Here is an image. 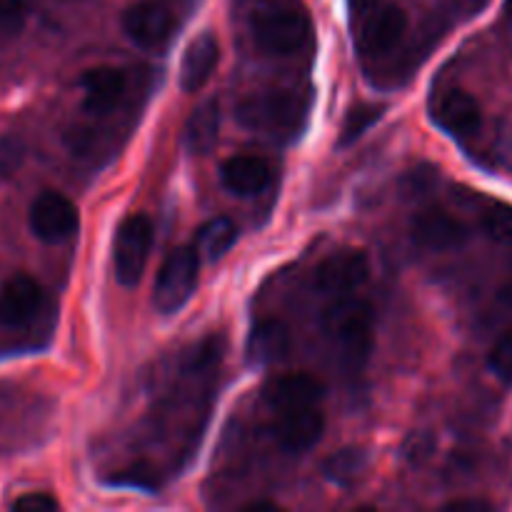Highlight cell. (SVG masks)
<instances>
[{
  "instance_id": "31",
  "label": "cell",
  "mask_w": 512,
  "mask_h": 512,
  "mask_svg": "<svg viewBox=\"0 0 512 512\" xmlns=\"http://www.w3.org/2000/svg\"><path fill=\"white\" fill-rule=\"evenodd\" d=\"M498 298H500V303H505L508 308H512V280L508 285H503V288H500Z\"/></svg>"
},
{
  "instance_id": "13",
  "label": "cell",
  "mask_w": 512,
  "mask_h": 512,
  "mask_svg": "<svg viewBox=\"0 0 512 512\" xmlns=\"http://www.w3.org/2000/svg\"><path fill=\"white\" fill-rule=\"evenodd\" d=\"M433 120L453 138H470L483 125V110L465 90H448L433 105Z\"/></svg>"
},
{
  "instance_id": "4",
  "label": "cell",
  "mask_w": 512,
  "mask_h": 512,
  "mask_svg": "<svg viewBox=\"0 0 512 512\" xmlns=\"http://www.w3.org/2000/svg\"><path fill=\"white\" fill-rule=\"evenodd\" d=\"M200 255L193 245L175 248L160 265L158 280L153 288V305L158 313L173 315L180 308H185L198 288L200 278Z\"/></svg>"
},
{
  "instance_id": "3",
  "label": "cell",
  "mask_w": 512,
  "mask_h": 512,
  "mask_svg": "<svg viewBox=\"0 0 512 512\" xmlns=\"http://www.w3.org/2000/svg\"><path fill=\"white\" fill-rule=\"evenodd\" d=\"M308 113V103L295 90H270L240 100L235 118L250 130H268L273 135L295 133Z\"/></svg>"
},
{
  "instance_id": "1",
  "label": "cell",
  "mask_w": 512,
  "mask_h": 512,
  "mask_svg": "<svg viewBox=\"0 0 512 512\" xmlns=\"http://www.w3.org/2000/svg\"><path fill=\"white\" fill-rule=\"evenodd\" d=\"M375 315L365 300L338 298L320 315V330L345 365H363L373 350Z\"/></svg>"
},
{
  "instance_id": "24",
  "label": "cell",
  "mask_w": 512,
  "mask_h": 512,
  "mask_svg": "<svg viewBox=\"0 0 512 512\" xmlns=\"http://www.w3.org/2000/svg\"><path fill=\"white\" fill-rule=\"evenodd\" d=\"M28 5L25 0H0V38H15L25 28Z\"/></svg>"
},
{
  "instance_id": "8",
  "label": "cell",
  "mask_w": 512,
  "mask_h": 512,
  "mask_svg": "<svg viewBox=\"0 0 512 512\" xmlns=\"http://www.w3.org/2000/svg\"><path fill=\"white\" fill-rule=\"evenodd\" d=\"M468 228L463 220L450 215L443 208H425L410 220V238L415 245L433 253L455 250L468 240Z\"/></svg>"
},
{
  "instance_id": "7",
  "label": "cell",
  "mask_w": 512,
  "mask_h": 512,
  "mask_svg": "<svg viewBox=\"0 0 512 512\" xmlns=\"http://www.w3.org/2000/svg\"><path fill=\"white\" fill-rule=\"evenodd\" d=\"M123 33L133 45L143 50H155L168 43L173 33V13L158 0H140L123 13Z\"/></svg>"
},
{
  "instance_id": "32",
  "label": "cell",
  "mask_w": 512,
  "mask_h": 512,
  "mask_svg": "<svg viewBox=\"0 0 512 512\" xmlns=\"http://www.w3.org/2000/svg\"><path fill=\"white\" fill-rule=\"evenodd\" d=\"M245 510H278V505L275 503H253V505H248Z\"/></svg>"
},
{
  "instance_id": "28",
  "label": "cell",
  "mask_w": 512,
  "mask_h": 512,
  "mask_svg": "<svg viewBox=\"0 0 512 512\" xmlns=\"http://www.w3.org/2000/svg\"><path fill=\"white\" fill-rule=\"evenodd\" d=\"M220 355V345H218V340H205V343H200V345H195L193 350H190V355H188V368L190 370H203L205 365H210L213 363L215 358H218Z\"/></svg>"
},
{
  "instance_id": "22",
  "label": "cell",
  "mask_w": 512,
  "mask_h": 512,
  "mask_svg": "<svg viewBox=\"0 0 512 512\" xmlns=\"http://www.w3.org/2000/svg\"><path fill=\"white\" fill-rule=\"evenodd\" d=\"M483 230L495 243L512 245V205H490L483 213Z\"/></svg>"
},
{
  "instance_id": "26",
  "label": "cell",
  "mask_w": 512,
  "mask_h": 512,
  "mask_svg": "<svg viewBox=\"0 0 512 512\" xmlns=\"http://www.w3.org/2000/svg\"><path fill=\"white\" fill-rule=\"evenodd\" d=\"M488 363L500 380L512 383V333L503 335V338L495 343V348L490 350Z\"/></svg>"
},
{
  "instance_id": "15",
  "label": "cell",
  "mask_w": 512,
  "mask_h": 512,
  "mask_svg": "<svg viewBox=\"0 0 512 512\" xmlns=\"http://www.w3.org/2000/svg\"><path fill=\"white\" fill-rule=\"evenodd\" d=\"M125 73L120 68L100 65L90 68L80 80L83 90V108L90 115H110L120 105L125 95Z\"/></svg>"
},
{
  "instance_id": "17",
  "label": "cell",
  "mask_w": 512,
  "mask_h": 512,
  "mask_svg": "<svg viewBox=\"0 0 512 512\" xmlns=\"http://www.w3.org/2000/svg\"><path fill=\"white\" fill-rule=\"evenodd\" d=\"M273 170L258 155H235V158L225 160L220 168V183L225 190L240 198H250V195L263 193L270 185Z\"/></svg>"
},
{
  "instance_id": "21",
  "label": "cell",
  "mask_w": 512,
  "mask_h": 512,
  "mask_svg": "<svg viewBox=\"0 0 512 512\" xmlns=\"http://www.w3.org/2000/svg\"><path fill=\"white\" fill-rule=\"evenodd\" d=\"M383 113H385V105H358V108L350 110L343 120V128H340V138H338L340 148H348V145H353L355 140L363 138L365 130H368L370 125L378 123V120L383 118Z\"/></svg>"
},
{
  "instance_id": "9",
  "label": "cell",
  "mask_w": 512,
  "mask_h": 512,
  "mask_svg": "<svg viewBox=\"0 0 512 512\" xmlns=\"http://www.w3.org/2000/svg\"><path fill=\"white\" fill-rule=\"evenodd\" d=\"M370 278V260L363 250H343L315 268L313 285L325 295H345Z\"/></svg>"
},
{
  "instance_id": "2",
  "label": "cell",
  "mask_w": 512,
  "mask_h": 512,
  "mask_svg": "<svg viewBox=\"0 0 512 512\" xmlns=\"http://www.w3.org/2000/svg\"><path fill=\"white\" fill-rule=\"evenodd\" d=\"M250 33L263 53L285 58V55H295L308 43L313 25L300 5L268 0L250 15Z\"/></svg>"
},
{
  "instance_id": "12",
  "label": "cell",
  "mask_w": 512,
  "mask_h": 512,
  "mask_svg": "<svg viewBox=\"0 0 512 512\" xmlns=\"http://www.w3.org/2000/svg\"><path fill=\"white\" fill-rule=\"evenodd\" d=\"M405 33H408V13L398 5H385V8L375 10L368 20H365L363 30H360L358 48L363 55H378L390 53L403 43Z\"/></svg>"
},
{
  "instance_id": "18",
  "label": "cell",
  "mask_w": 512,
  "mask_h": 512,
  "mask_svg": "<svg viewBox=\"0 0 512 512\" xmlns=\"http://www.w3.org/2000/svg\"><path fill=\"white\" fill-rule=\"evenodd\" d=\"M290 348V335L280 320H260L253 325L248 335V345H245V353L253 365H270L278 363L280 358H285Z\"/></svg>"
},
{
  "instance_id": "6",
  "label": "cell",
  "mask_w": 512,
  "mask_h": 512,
  "mask_svg": "<svg viewBox=\"0 0 512 512\" xmlns=\"http://www.w3.org/2000/svg\"><path fill=\"white\" fill-rule=\"evenodd\" d=\"M28 223L35 238L43 240V243L48 245H58L65 243L68 238H73V233L78 230L80 218L73 200L65 198L58 190H43V193L30 203Z\"/></svg>"
},
{
  "instance_id": "23",
  "label": "cell",
  "mask_w": 512,
  "mask_h": 512,
  "mask_svg": "<svg viewBox=\"0 0 512 512\" xmlns=\"http://www.w3.org/2000/svg\"><path fill=\"white\" fill-rule=\"evenodd\" d=\"M360 470H363V453H360V450H343V453L333 455V458L325 463V475H328L333 483H348V480H355Z\"/></svg>"
},
{
  "instance_id": "30",
  "label": "cell",
  "mask_w": 512,
  "mask_h": 512,
  "mask_svg": "<svg viewBox=\"0 0 512 512\" xmlns=\"http://www.w3.org/2000/svg\"><path fill=\"white\" fill-rule=\"evenodd\" d=\"M380 0H348L350 5V13L353 15H365L368 10H373Z\"/></svg>"
},
{
  "instance_id": "27",
  "label": "cell",
  "mask_w": 512,
  "mask_h": 512,
  "mask_svg": "<svg viewBox=\"0 0 512 512\" xmlns=\"http://www.w3.org/2000/svg\"><path fill=\"white\" fill-rule=\"evenodd\" d=\"M13 510L18 512H55L58 500L48 493H28L13 503Z\"/></svg>"
},
{
  "instance_id": "29",
  "label": "cell",
  "mask_w": 512,
  "mask_h": 512,
  "mask_svg": "<svg viewBox=\"0 0 512 512\" xmlns=\"http://www.w3.org/2000/svg\"><path fill=\"white\" fill-rule=\"evenodd\" d=\"M445 510H455V512L473 510V512H480V510H490V505L483 503V500H453V503L445 505Z\"/></svg>"
},
{
  "instance_id": "19",
  "label": "cell",
  "mask_w": 512,
  "mask_h": 512,
  "mask_svg": "<svg viewBox=\"0 0 512 512\" xmlns=\"http://www.w3.org/2000/svg\"><path fill=\"white\" fill-rule=\"evenodd\" d=\"M220 113L218 100H205L190 115L188 125H185V145H188L190 153L205 155L215 148L220 138Z\"/></svg>"
},
{
  "instance_id": "10",
  "label": "cell",
  "mask_w": 512,
  "mask_h": 512,
  "mask_svg": "<svg viewBox=\"0 0 512 512\" xmlns=\"http://www.w3.org/2000/svg\"><path fill=\"white\" fill-rule=\"evenodd\" d=\"M325 430V418L318 405L298 410H283L273 423V438L288 453H305L320 443Z\"/></svg>"
},
{
  "instance_id": "5",
  "label": "cell",
  "mask_w": 512,
  "mask_h": 512,
  "mask_svg": "<svg viewBox=\"0 0 512 512\" xmlns=\"http://www.w3.org/2000/svg\"><path fill=\"white\" fill-rule=\"evenodd\" d=\"M150 248H153V223L148 215L135 213L120 223L113 240V265L115 280L125 288H133L143 278L148 265Z\"/></svg>"
},
{
  "instance_id": "20",
  "label": "cell",
  "mask_w": 512,
  "mask_h": 512,
  "mask_svg": "<svg viewBox=\"0 0 512 512\" xmlns=\"http://www.w3.org/2000/svg\"><path fill=\"white\" fill-rule=\"evenodd\" d=\"M235 243H238V225L230 218H213L205 225H200L198 233H195L193 248L198 250L200 258L215 263V260L223 258Z\"/></svg>"
},
{
  "instance_id": "14",
  "label": "cell",
  "mask_w": 512,
  "mask_h": 512,
  "mask_svg": "<svg viewBox=\"0 0 512 512\" xmlns=\"http://www.w3.org/2000/svg\"><path fill=\"white\" fill-rule=\"evenodd\" d=\"M263 398L275 413L318 405L323 398V383L308 373H285L270 380L263 388Z\"/></svg>"
},
{
  "instance_id": "11",
  "label": "cell",
  "mask_w": 512,
  "mask_h": 512,
  "mask_svg": "<svg viewBox=\"0 0 512 512\" xmlns=\"http://www.w3.org/2000/svg\"><path fill=\"white\" fill-rule=\"evenodd\" d=\"M43 308V288L30 275H13L0 288V325L3 328H23L33 323Z\"/></svg>"
},
{
  "instance_id": "34",
  "label": "cell",
  "mask_w": 512,
  "mask_h": 512,
  "mask_svg": "<svg viewBox=\"0 0 512 512\" xmlns=\"http://www.w3.org/2000/svg\"><path fill=\"white\" fill-rule=\"evenodd\" d=\"M470 3H473V5H483L485 0H470Z\"/></svg>"
},
{
  "instance_id": "25",
  "label": "cell",
  "mask_w": 512,
  "mask_h": 512,
  "mask_svg": "<svg viewBox=\"0 0 512 512\" xmlns=\"http://www.w3.org/2000/svg\"><path fill=\"white\" fill-rule=\"evenodd\" d=\"M25 160V145L13 135L0 138V180L13 178Z\"/></svg>"
},
{
  "instance_id": "33",
  "label": "cell",
  "mask_w": 512,
  "mask_h": 512,
  "mask_svg": "<svg viewBox=\"0 0 512 512\" xmlns=\"http://www.w3.org/2000/svg\"><path fill=\"white\" fill-rule=\"evenodd\" d=\"M505 15L512 20V0H505Z\"/></svg>"
},
{
  "instance_id": "16",
  "label": "cell",
  "mask_w": 512,
  "mask_h": 512,
  "mask_svg": "<svg viewBox=\"0 0 512 512\" xmlns=\"http://www.w3.org/2000/svg\"><path fill=\"white\" fill-rule=\"evenodd\" d=\"M220 60V45L213 33H203L185 48L183 60H180L178 83L185 93H198L205 88L215 73V65Z\"/></svg>"
}]
</instances>
